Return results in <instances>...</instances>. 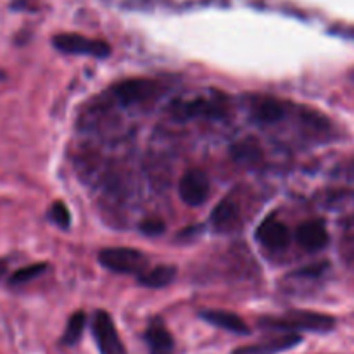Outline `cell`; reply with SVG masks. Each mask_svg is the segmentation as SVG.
<instances>
[{
  "label": "cell",
  "mask_w": 354,
  "mask_h": 354,
  "mask_svg": "<svg viewBox=\"0 0 354 354\" xmlns=\"http://www.w3.org/2000/svg\"><path fill=\"white\" fill-rule=\"evenodd\" d=\"M159 92V85L154 80L133 78L124 80L113 86V95L123 106H137V104L149 102Z\"/></svg>",
  "instance_id": "277c9868"
},
{
  "label": "cell",
  "mask_w": 354,
  "mask_h": 354,
  "mask_svg": "<svg viewBox=\"0 0 354 354\" xmlns=\"http://www.w3.org/2000/svg\"><path fill=\"white\" fill-rule=\"evenodd\" d=\"M230 154L237 162L249 166L261 161L263 152H261V147H259V144L254 140V138H244V140H239L237 144L232 145Z\"/></svg>",
  "instance_id": "2e32d148"
},
{
  "label": "cell",
  "mask_w": 354,
  "mask_h": 354,
  "mask_svg": "<svg viewBox=\"0 0 354 354\" xmlns=\"http://www.w3.org/2000/svg\"><path fill=\"white\" fill-rule=\"evenodd\" d=\"M297 344H301V337L297 334H286L280 335V337L272 339V341L261 342V344H252V346H244V348L235 349L232 354H279L287 349L296 348Z\"/></svg>",
  "instance_id": "8fae6325"
},
{
  "label": "cell",
  "mask_w": 354,
  "mask_h": 354,
  "mask_svg": "<svg viewBox=\"0 0 354 354\" xmlns=\"http://www.w3.org/2000/svg\"><path fill=\"white\" fill-rule=\"evenodd\" d=\"M287 114V106L282 102V100L270 99V97H265V99L259 100L258 104L252 109V118H254L258 123L263 124H273L279 123L280 120H283Z\"/></svg>",
  "instance_id": "4fadbf2b"
},
{
  "label": "cell",
  "mask_w": 354,
  "mask_h": 354,
  "mask_svg": "<svg viewBox=\"0 0 354 354\" xmlns=\"http://www.w3.org/2000/svg\"><path fill=\"white\" fill-rule=\"evenodd\" d=\"M85 324H86V317L83 311H76V313H73V317L69 318L68 325H66V332L64 335H62V344L75 346L76 342L82 339L83 330H85Z\"/></svg>",
  "instance_id": "e0dca14e"
},
{
  "label": "cell",
  "mask_w": 354,
  "mask_h": 354,
  "mask_svg": "<svg viewBox=\"0 0 354 354\" xmlns=\"http://www.w3.org/2000/svg\"><path fill=\"white\" fill-rule=\"evenodd\" d=\"M45 270H47V265H45V263H35V265H28V266H24V268H19L17 272L12 273V277H10V283H12V286L26 283V282H30V280L40 277Z\"/></svg>",
  "instance_id": "ac0fdd59"
},
{
  "label": "cell",
  "mask_w": 354,
  "mask_h": 354,
  "mask_svg": "<svg viewBox=\"0 0 354 354\" xmlns=\"http://www.w3.org/2000/svg\"><path fill=\"white\" fill-rule=\"evenodd\" d=\"M351 82H353V83H354V71H353V73H351Z\"/></svg>",
  "instance_id": "cb8c5ba5"
},
{
  "label": "cell",
  "mask_w": 354,
  "mask_h": 354,
  "mask_svg": "<svg viewBox=\"0 0 354 354\" xmlns=\"http://www.w3.org/2000/svg\"><path fill=\"white\" fill-rule=\"evenodd\" d=\"M7 273V263L3 259H0V279Z\"/></svg>",
  "instance_id": "603a6c76"
},
{
  "label": "cell",
  "mask_w": 354,
  "mask_h": 354,
  "mask_svg": "<svg viewBox=\"0 0 354 354\" xmlns=\"http://www.w3.org/2000/svg\"><path fill=\"white\" fill-rule=\"evenodd\" d=\"M263 327L270 330H283L294 334L296 330L328 332L334 328L335 320L328 315L313 313V311H292L283 318H266L261 322Z\"/></svg>",
  "instance_id": "7a4b0ae2"
},
{
  "label": "cell",
  "mask_w": 354,
  "mask_h": 354,
  "mask_svg": "<svg viewBox=\"0 0 354 354\" xmlns=\"http://www.w3.org/2000/svg\"><path fill=\"white\" fill-rule=\"evenodd\" d=\"M92 332L100 354H127L123 342L118 335L116 325L107 311L100 310L93 315Z\"/></svg>",
  "instance_id": "5b68a950"
},
{
  "label": "cell",
  "mask_w": 354,
  "mask_h": 354,
  "mask_svg": "<svg viewBox=\"0 0 354 354\" xmlns=\"http://www.w3.org/2000/svg\"><path fill=\"white\" fill-rule=\"evenodd\" d=\"M296 239L304 251L318 252L328 244L327 227L320 220H308L297 228Z\"/></svg>",
  "instance_id": "ba28073f"
},
{
  "label": "cell",
  "mask_w": 354,
  "mask_h": 354,
  "mask_svg": "<svg viewBox=\"0 0 354 354\" xmlns=\"http://www.w3.org/2000/svg\"><path fill=\"white\" fill-rule=\"evenodd\" d=\"M344 175L348 176L349 180H354V162H351V165L346 166V173H344Z\"/></svg>",
  "instance_id": "7402d4cb"
},
{
  "label": "cell",
  "mask_w": 354,
  "mask_h": 354,
  "mask_svg": "<svg viewBox=\"0 0 354 354\" xmlns=\"http://www.w3.org/2000/svg\"><path fill=\"white\" fill-rule=\"evenodd\" d=\"M324 268H325L324 265L310 266V268H306V270H301L299 275H303V277H318L322 272H324Z\"/></svg>",
  "instance_id": "44dd1931"
},
{
  "label": "cell",
  "mask_w": 354,
  "mask_h": 354,
  "mask_svg": "<svg viewBox=\"0 0 354 354\" xmlns=\"http://www.w3.org/2000/svg\"><path fill=\"white\" fill-rule=\"evenodd\" d=\"M165 223L158 218H151V220H144L140 225V230L144 232L145 235H151V237H156V235H161L165 232Z\"/></svg>",
  "instance_id": "ffe728a7"
},
{
  "label": "cell",
  "mask_w": 354,
  "mask_h": 354,
  "mask_svg": "<svg viewBox=\"0 0 354 354\" xmlns=\"http://www.w3.org/2000/svg\"><path fill=\"white\" fill-rule=\"evenodd\" d=\"M256 237L265 248L273 249V251H282L289 245L290 232L283 223L277 220L263 221L261 227L256 232Z\"/></svg>",
  "instance_id": "9c48e42d"
},
{
  "label": "cell",
  "mask_w": 354,
  "mask_h": 354,
  "mask_svg": "<svg viewBox=\"0 0 354 354\" xmlns=\"http://www.w3.org/2000/svg\"><path fill=\"white\" fill-rule=\"evenodd\" d=\"M145 339H147L151 354H173V351H175V342H173L171 334L159 322H154L147 328Z\"/></svg>",
  "instance_id": "5bb4252c"
},
{
  "label": "cell",
  "mask_w": 354,
  "mask_h": 354,
  "mask_svg": "<svg viewBox=\"0 0 354 354\" xmlns=\"http://www.w3.org/2000/svg\"><path fill=\"white\" fill-rule=\"evenodd\" d=\"M178 194L187 206H203L209 197V178L201 169H190L180 178Z\"/></svg>",
  "instance_id": "52a82bcc"
},
{
  "label": "cell",
  "mask_w": 354,
  "mask_h": 354,
  "mask_svg": "<svg viewBox=\"0 0 354 354\" xmlns=\"http://www.w3.org/2000/svg\"><path fill=\"white\" fill-rule=\"evenodd\" d=\"M48 218H50L52 223L57 225L59 228H68L69 223H71V214H69V209L62 203H54L48 209Z\"/></svg>",
  "instance_id": "d6986e66"
},
{
  "label": "cell",
  "mask_w": 354,
  "mask_h": 354,
  "mask_svg": "<svg viewBox=\"0 0 354 354\" xmlns=\"http://www.w3.org/2000/svg\"><path fill=\"white\" fill-rule=\"evenodd\" d=\"M171 113L180 120H189V118L216 120L228 113V99L225 97V93L204 90V92L192 93V95L175 100L171 106Z\"/></svg>",
  "instance_id": "6da1fadb"
},
{
  "label": "cell",
  "mask_w": 354,
  "mask_h": 354,
  "mask_svg": "<svg viewBox=\"0 0 354 354\" xmlns=\"http://www.w3.org/2000/svg\"><path fill=\"white\" fill-rule=\"evenodd\" d=\"M176 279V268L171 265H159L154 266L152 270H145L140 275L142 286L149 287V289H162L173 283Z\"/></svg>",
  "instance_id": "9a60e30c"
},
{
  "label": "cell",
  "mask_w": 354,
  "mask_h": 354,
  "mask_svg": "<svg viewBox=\"0 0 354 354\" xmlns=\"http://www.w3.org/2000/svg\"><path fill=\"white\" fill-rule=\"evenodd\" d=\"M99 261L104 268L124 275H142L147 266V258L140 251L128 248H107L99 252Z\"/></svg>",
  "instance_id": "3957f363"
},
{
  "label": "cell",
  "mask_w": 354,
  "mask_h": 354,
  "mask_svg": "<svg viewBox=\"0 0 354 354\" xmlns=\"http://www.w3.org/2000/svg\"><path fill=\"white\" fill-rule=\"evenodd\" d=\"M54 45L61 52H66V54L92 55V57H107L111 52V47L106 41L92 40V38L76 33L55 35Z\"/></svg>",
  "instance_id": "8992f818"
},
{
  "label": "cell",
  "mask_w": 354,
  "mask_h": 354,
  "mask_svg": "<svg viewBox=\"0 0 354 354\" xmlns=\"http://www.w3.org/2000/svg\"><path fill=\"white\" fill-rule=\"evenodd\" d=\"M211 225L214 227V230L218 232H232L234 228H237L239 221H241V211L235 201L232 199H223L218 203V206L214 207L213 213H211Z\"/></svg>",
  "instance_id": "30bf717a"
},
{
  "label": "cell",
  "mask_w": 354,
  "mask_h": 354,
  "mask_svg": "<svg viewBox=\"0 0 354 354\" xmlns=\"http://www.w3.org/2000/svg\"><path fill=\"white\" fill-rule=\"evenodd\" d=\"M201 318L206 320L207 324L214 325V327H220L223 328V330L234 332V334H241V335L249 334V327L245 325V322L242 320L239 315L232 313V311L206 310V311H201Z\"/></svg>",
  "instance_id": "7c38bea8"
}]
</instances>
